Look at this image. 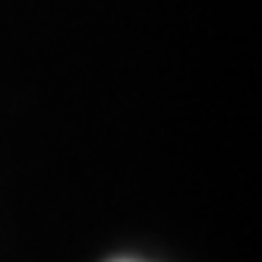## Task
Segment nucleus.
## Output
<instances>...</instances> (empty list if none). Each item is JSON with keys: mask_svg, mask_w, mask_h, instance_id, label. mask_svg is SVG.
<instances>
[]
</instances>
